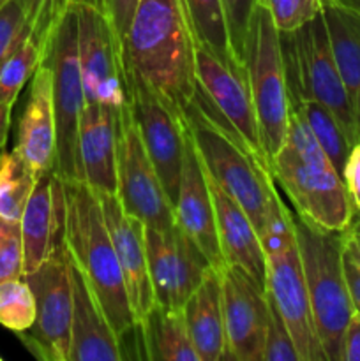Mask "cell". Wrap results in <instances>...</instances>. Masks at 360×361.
<instances>
[{"instance_id": "5bb4252c", "label": "cell", "mask_w": 360, "mask_h": 361, "mask_svg": "<svg viewBox=\"0 0 360 361\" xmlns=\"http://www.w3.org/2000/svg\"><path fill=\"white\" fill-rule=\"evenodd\" d=\"M196 87L224 122L254 152L265 155L244 60L196 42Z\"/></svg>"}, {"instance_id": "4dcf8cb0", "label": "cell", "mask_w": 360, "mask_h": 361, "mask_svg": "<svg viewBox=\"0 0 360 361\" xmlns=\"http://www.w3.org/2000/svg\"><path fill=\"white\" fill-rule=\"evenodd\" d=\"M35 321V298L25 279L0 282V324L14 334L27 331Z\"/></svg>"}, {"instance_id": "277c9868", "label": "cell", "mask_w": 360, "mask_h": 361, "mask_svg": "<svg viewBox=\"0 0 360 361\" xmlns=\"http://www.w3.org/2000/svg\"><path fill=\"white\" fill-rule=\"evenodd\" d=\"M268 166L296 215L332 231L348 229L353 208L344 180L295 111H289L286 140Z\"/></svg>"}, {"instance_id": "8fae6325", "label": "cell", "mask_w": 360, "mask_h": 361, "mask_svg": "<svg viewBox=\"0 0 360 361\" xmlns=\"http://www.w3.org/2000/svg\"><path fill=\"white\" fill-rule=\"evenodd\" d=\"M78 13V62L87 104L122 113L129 104V83L122 46L104 14L94 6L71 0Z\"/></svg>"}, {"instance_id": "9a60e30c", "label": "cell", "mask_w": 360, "mask_h": 361, "mask_svg": "<svg viewBox=\"0 0 360 361\" xmlns=\"http://www.w3.org/2000/svg\"><path fill=\"white\" fill-rule=\"evenodd\" d=\"M145 245L155 303L182 309L210 263L176 224L168 229L145 226Z\"/></svg>"}, {"instance_id": "7c38bea8", "label": "cell", "mask_w": 360, "mask_h": 361, "mask_svg": "<svg viewBox=\"0 0 360 361\" xmlns=\"http://www.w3.org/2000/svg\"><path fill=\"white\" fill-rule=\"evenodd\" d=\"M115 194L124 210L148 228L168 229L176 224L169 197L145 148L129 104L124 106L119 122Z\"/></svg>"}, {"instance_id": "ab89813d", "label": "cell", "mask_w": 360, "mask_h": 361, "mask_svg": "<svg viewBox=\"0 0 360 361\" xmlns=\"http://www.w3.org/2000/svg\"><path fill=\"white\" fill-rule=\"evenodd\" d=\"M342 270H344L346 286H348L353 310L360 314V257L353 250H349L346 243L344 250H342Z\"/></svg>"}, {"instance_id": "d4e9b609", "label": "cell", "mask_w": 360, "mask_h": 361, "mask_svg": "<svg viewBox=\"0 0 360 361\" xmlns=\"http://www.w3.org/2000/svg\"><path fill=\"white\" fill-rule=\"evenodd\" d=\"M133 338V358L152 361H200L187 334L182 309H168L154 303L134 326L133 334L120 342ZM131 348V349H133Z\"/></svg>"}, {"instance_id": "ffe728a7", "label": "cell", "mask_w": 360, "mask_h": 361, "mask_svg": "<svg viewBox=\"0 0 360 361\" xmlns=\"http://www.w3.org/2000/svg\"><path fill=\"white\" fill-rule=\"evenodd\" d=\"M205 175L214 201L215 228L224 264L239 268L261 289H267V256L260 233L246 210L208 175L207 169Z\"/></svg>"}, {"instance_id": "7dc6e473", "label": "cell", "mask_w": 360, "mask_h": 361, "mask_svg": "<svg viewBox=\"0 0 360 361\" xmlns=\"http://www.w3.org/2000/svg\"><path fill=\"white\" fill-rule=\"evenodd\" d=\"M7 2H9V0H0V9H2V7H4V6H6V4H7Z\"/></svg>"}, {"instance_id": "d590c367", "label": "cell", "mask_w": 360, "mask_h": 361, "mask_svg": "<svg viewBox=\"0 0 360 361\" xmlns=\"http://www.w3.org/2000/svg\"><path fill=\"white\" fill-rule=\"evenodd\" d=\"M71 0H21L30 34L49 42L56 20Z\"/></svg>"}, {"instance_id": "ba28073f", "label": "cell", "mask_w": 360, "mask_h": 361, "mask_svg": "<svg viewBox=\"0 0 360 361\" xmlns=\"http://www.w3.org/2000/svg\"><path fill=\"white\" fill-rule=\"evenodd\" d=\"M244 63L249 78L261 147L270 161L286 140L289 99L286 87L281 39L270 14L256 6L244 44Z\"/></svg>"}, {"instance_id": "8d00e7d4", "label": "cell", "mask_w": 360, "mask_h": 361, "mask_svg": "<svg viewBox=\"0 0 360 361\" xmlns=\"http://www.w3.org/2000/svg\"><path fill=\"white\" fill-rule=\"evenodd\" d=\"M224 9L226 27H228L229 42L240 60H244V44L249 30L251 18L256 9V0H221Z\"/></svg>"}, {"instance_id": "f1b7e54d", "label": "cell", "mask_w": 360, "mask_h": 361, "mask_svg": "<svg viewBox=\"0 0 360 361\" xmlns=\"http://www.w3.org/2000/svg\"><path fill=\"white\" fill-rule=\"evenodd\" d=\"M49 42L42 41L28 32L27 37L11 53L9 59L0 67V102L13 108L25 83L32 80L35 71L46 60Z\"/></svg>"}, {"instance_id": "f35d334b", "label": "cell", "mask_w": 360, "mask_h": 361, "mask_svg": "<svg viewBox=\"0 0 360 361\" xmlns=\"http://www.w3.org/2000/svg\"><path fill=\"white\" fill-rule=\"evenodd\" d=\"M342 180H344L346 192H348L353 212H360V140L349 148Z\"/></svg>"}, {"instance_id": "836d02e7", "label": "cell", "mask_w": 360, "mask_h": 361, "mask_svg": "<svg viewBox=\"0 0 360 361\" xmlns=\"http://www.w3.org/2000/svg\"><path fill=\"white\" fill-rule=\"evenodd\" d=\"M268 298V321L265 331L263 361H300L293 338L289 335L284 319L279 314L277 307Z\"/></svg>"}, {"instance_id": "1f68e13d", "label": "cell", "mask_w": 360, "mask_h": 361, "mask_svg": "<svg viewBox=\"0 0 360 361\" xmlns=\"http://www.w3.org/2000/svg\"><path fill=\"white\" fill-rule=\"evenodd\" d=\"M279 32H293L323 13V0H256Z\"/></svg>"}, {"instance_id": "ac0fdd59", "label": "cell", "mask_w": 360, "mask_h": 361, "mask_svg": "<svg viewBox=\"0 0 360 361\" xmlns=\"http://www.w3.org/2000/svg\"><path fill=\"white\" fill-rule=\"evenodd\" d=\"M97 196L101 201L109 238L115 247L116 259L122 268L131 309L138 323L155 303L150 274H148L145 224L124 210L116 194L97 192Z\"/></svg>"}, {"instance_id": "2e32d148", "label": "cell", "mask_w": 360, "mask_h": 361, "mask_svg": "<svg viewBox=\"0 0 360 361\" xmlns=\"http://www.w3.org/2000/svg\"><path fill=\"white\" fill-rule=\"evenodd\" d=\"M226 360L263 361L268 321L267 291L249 275L224 264L221 270Z\"/></svg>"}, {"instance_id": "f6af8a7d", "label": "cell", "mask_w": 360, "mask_h": 361, "mask_svg": "<svg viewBox=\"0 0 360 361\" xmlns=\"http://www.w3.org/2000/svg\"><path fill=\"white\" fill-rule=\"evenodd\" d=\"M346 231H353V233H360V212H353L352 221H349V226Z\"/></svg>"}, {"instance_id": "b9f144b4", "label": "cell", "mask_w": 360, "mask_h": 361, "mask_svg": "<svg viewBox=\"0 0 360 361\" xmlns=\"http://www.w3.org/2000/svg\"><path fill=\"white\" fill-rule=\"evenodd\" d=\"M11 109L9 106H6L4 102H0V150L4 148L7 141V134H9L11 127Z\"/></svg>"}, {"instance_id": "83f0119b", "label": "cell", "mask_w": 360, "mask_h": 361, "mask_svg": "<svg viewBox=\"0 0 360 361\" xmlns=\"http://www.w3.org/2000/svg\"><path fill=\"white\" fill-rule=\"evenodd\" d=\"M37 178L20 152H0V217L20 221Z\"/></svg>"}, {"instance_id": "9c48e42d", "label": "cell", "mask_w": 360, "mask_h": 361, "mask_svg": "<svg viewBox=\"0 0 360 361\" xmlns=\"http://www.w3.org/2000/svg\"><path fill=\"white\" fill-rule=\"evenodd\" d=\"M46 62L53 74V106L56 118V168L60 178L80 180L78 168V127L87 99L78 62V13L67 4L56 20Z\"/></svg>"}, {"instance_id": "d6a6232c", "label": "cell", "mask_w": 360, "mask_h": 361, "mask_svg": "<svg viewBox=\"0 0 360 361\" xmlns=\"http://www.w3.org/2000/svg\"><path fill=\"white\" fill-rule=\"evenodd\" d=\"M14 279H23L21 224L0 217V282Z\"/></svg>"}, {"instance_id": "e0dca14e", "label": "cell", "mask_w": 360, "mask_h": 361, "mask_svg": "<svg viewBox=\"0 0 360 361\" xmlns=\"http://www.w3.org/2000/svg\"><path fill=\"white\" fill-rule=\"evenodd\" d=\"M173 215H175L176 226L205 254L210 267L221 271L224 267V259L219 249L214 201L208 189L203 162H201L189 129L186 136L179 192L173 203Z\"/></svg>"}, {"instance_id": "30bf717a", "label": "cell", "mask_w": 360, "mask_h": 361, "mask_svg": "<svg viewBox=\"0 0 360 361\" xmlns=\"http://www.w3.org/2000/svg\"><path fill=\"white\" fill-rule=\"evenodd\" d=\"M23 279L34 293L35 321L16 335L37 360L69 361L73 284L66 240L46 263Z\"/></svg>"}, {"instance_id": "60d3db41", "label": "cell", "mask_w": 360, "mask_h": 361, "mask_svg": "<svg viewBox=\"0 0 360 361\" xmlns=\"http://www.w3.org/2000/svg\"><path fill=\"white\" fill-rule=\"evenodd\" d=\"M342 361H360V314L356 312H353L342 337Z\"/></svg>"}, {"instance_id": "d6986e66", "label": "cell", "mask_w": 360, "mask_h": 361, "mask_svg": "<svg viewBox=\"0 0 360 361\" xmlns=\"http://www.w3.org/2000/svg\"><path fill=\"white\" fill-rule=\"evenodd\" d=\"M64 182L55 169L35 182L20 219L23 238V277L37 270L64 242Z\"/></svg>"}, {"instance_id": "f546056e", "label": "cell", "mask_w": 360, "mask_h": 361, "mask_svg": "<svg viewBox=\"0 0 360 361\" xmlns=\"http://www.w3.org/2000/svg\"><path fill=\"white\" fill-rule=\"evenodd\" d=\"M198 44L219 53H233L221 0H184Z\"/></svg>"}, {"instance_id": "e575fe53", "label": "cell", "mask_w": 360, "mask_h": 361, "mask_svg": "<svg viewBox=\"0 0 360 361\" xmlns=\"http://www.w3.org/2000/svg\"><path fill=\"white\" fill-rule=\"evenodd\" d=\"M30 32L21 0H9L0 9V67Z\"/></svg>"}, {"instance_id": "7bdbcfd3", "label": "cell", "mask_w": 360, "mask_h": 361, "mask_svg": "<svg viewBox=\"0 0 360 361\" xmlns=\"http://www.w3.org/2000/svg\"><path fill=\"white\" fill-rule=\"evenodd\" d=\"M325 6H334L342 11H349V13H359L360 11V0H323Z\"/></svg>"}, {"instance_id": "bcb514c9", "label": "cell", "mask_w": 360, "mask_h": 361, "mask_svg": "<svg viewBox=\"0 0 360 361\" xmlns=\"http://www.w3.org/2000/svg\"><path fill=\"white\" fill-rule=\"evenodd\" d=\"M337 9H339V7H337ZM348 13H349V11H348ZM353 14V16H355L356 18V20H359L360 21V11H359V13H352Z\"/></svg>"}, {"instance_id": "7402d4cb", "label": "cell", "mask_w": 360, "mask_h": 361, "mask_svg": "<svg viewBox=\"0 0 360 361\" xmlns=\"http://www.w3.org/2000/svg\"><path fill=\"white\" fill-rule=\"evenodd\" d=\"M120 115L106 106L85 104L80 116L76 141L80 180L95 192H116Z\"/></svg>"}, {"instance_id": "6da1fadb", "label": "cell", "mask_w": 360, "mask_h": 361, "mask_svg": "<svg viewBox=\"0 0 360 361\" xmlns=\"http://www.w3.org/2000/svg\"><path fill=\"white\" fill-rule=\"evenodd\" d=\"M184 120L208 175L246 210L260 236L286 210L265 155L254 152L198 90Z\"/></svg>"}, {"instance_id": "603a6c76", "label": "cell", "mask_w": 360, "mask_h": 361, "mask_svg": "<svg viewBox=\"0 0 360 361\" xmlns=\"http://www.w3.org/2000/svg\"><path fill=\"white\" fill-rule=\"evenodd\" d=\"M69 274L73 284L69 361H122L124 351L120 338L106 319L104 310L87 279L71 256Z\"/></svg>"}, {"instance_id": "484cf974", "label": "cell", "mask_w": 360, "mask_h": 361, "mask_svg": "<svg viewBox=\"0 0 360 361\" xmlns=\"http://www.w3.org/2000/svg\"><path fill=\"white\" fill-rule=\"evenodd\" d=\"M323 16L360 137V21L334 6H325Z\"/></svg>"}, {"instance_id": "8992f818", "label": "cell", "mask_w": 360, "mask_h": 361, "mask_svg": "<svg viewBox=\"0 0 360 361\" xmlns=\"http://www.w3.org/2000/svg\"><path fill=\"white\" fill-rule=\"evenodd\" d=\"M288 99H313L327 106L349 145L359 137L355 115L335 62L323 13L293 32H279Z\"/></svg>"}, {"instance_id": "7a4b0ae2", "label": "cell", "mask_w": 360, "mask_h": 361, "mask_svg": "<svg viewBox=\"0 0 360 361\" xmlns=\"http://www.w3.org/2000/svg\"><path fill=\"white\" fill-rule=\"evenodd\" d=\"M124 66L179 111L196 94V37L184 0H140L124 37Z\"/></svg>"}, {"instance_id": "44dd1931", "label": "cell", "mask_w": 360, "mask_h": 361, "mask_svg": "<svg viewBox=\"0 0 360 361\" xmlns=\"http://www.w3.org/2000/svg\"><path fill=\"white\" fill-rule=\"evenodd\" d=\"M14 150L30 164L35 175L56 168V118L53 106V74L49 63L42 62L32 76L27 104L20 116Z\"/></svg>"}, {"instance_id": "5b68a950", "label": "cell", "mask_w": 360, "mask_h": 361, "mask_svg": "<svg viewBox=\"0 0 360 361\" xmlns=\"http://www.w3.org/2000/svg\"><path fill=\"white\" fill-rule=\"evenodd\" d=\"M293 229L325 358L342 361V337L355 312L342 270L344 231L320 228L296 214Z\"/></svg>"}, {"instance_id": "52a82bcc", "label": "cell", "mask_w": 360, "mask_h": 361, "mask_svg": "<svg viewBox=\"0 0 360 361\" xmlns=\"http://www.w3.org/2000/svg\"><path fill=\"white\" fill-rule=\"evenodd\" d=\"M267 256V295L288 326L300 361H327L311 309L302 261L293 229V212L286 208L263 236Z\"/></svg>"}, {"instance_id": "4316f807", "label": "cell", "mask_w": 360, "mask_h": 361, "mask_svg": "<svg viewBox=\"0 0 360 361\" xmlns=\"http://www.w3.org/2000/svg\"><path fill=\"white\" fill-rule=\"evenodd\" d=\"M289 111H295L296 115L302 116V120L313 133L314 140L323 148L332 166L342 176L352 145L346 140L344 130L341 129L334 113L327 106L313 101V99H289Z\"/></svg>"}, {"instance_id": "c3c4849f", "label": "cell", "mask_w": 360, "mask_h": 361, "mask_svg": "<svg viewBox=\"0 0 360 361\" xmlns=\"http://www.w3.org/2000/svg\"><path fill=\"white\" fill-rule=\"evenodd\" d=\"M0 361H2V358H0Z\"/></svg>"}, {"instance_id": "3957f363", "label": "cell", "mask_w": 360, "mask_h": 361, "mask_svg": "<svg viewBox=\"0 0 360 361\" xmlns=\"http://www.w3.org/2000/svg\"><path fill=\"white\" fill-rule=\"evenodd\" d=\"M64 240L120 342L136 326L122 268L106 228L97 192L81 180H64Z\"/></svg>"}, {"instance_id": "4fadbf2b", "label": "cell", "mask_w": 360, "mask_h": 361, "mask_svg": "<svg viewBox=\"0 0 360 361\" xmlns=\"http://www.w3.org/2000/svg\"><path fill=\"white\" fill-rule=\"evenodd\" d=\"M126 74L129 83L131 111L136 120L152 164L157 169L159 178L173 207L179 192L184 152H186L187 127L184 113L179 111L162 95H159L138 74L129 71H126Z\"/></svg>"}, {"instance_id": "74e56055", "label": "cell", "mask_w": 360, "mask_h": 361, "mask_svg": "<svg viewBox=\"0 0 360 361\" xmlns=\"http://www.w3.org/2000/svg\"><path fill=\"white\" fill-rule=\"evenodd\" d=\"M76 2L90 4L104 14L106 20L112 25L113 32H115L116 39H119L120 46H122L124 55V37H126L127 28H129L140 0H76Z\"/></svg>"}, {"instance_id": "ee69618b", "label": "cell", "mask_w": 360, "mask_h": 361, "mask_svg": "<svg viewBox=\"0 0 360 361\" xmlns=\"http://www.w3.org/2000/svg\"><path fill=\"white\" fill-rule=\"evenodd\" d=\"M344 243L349 250H353L360 257V233L344 231Z\"/></svg>"}, {"instance_id": "cb8c5ba5", "label": "cell", "mask_w": 360, "mask_h": 361, "mask_svg": "<svg viewBox=\"0 0 360 361\" xmlns=\"http://www.w3.org/2000/svg\"><path fill=\"white\" fill-rule=\"evenodd\" d=\"M187 334L200 361L226 360L221 271L208 268L198 288L182 307Z\"/></svg>"}]
</instances>
